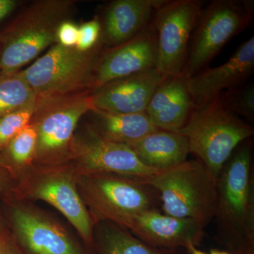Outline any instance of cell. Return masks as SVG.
I'll list each match as a JSON object with an SVG mask.
<instances>
[{"instance_id":"cell-1","label":"cell","mask_w":254,"mask_h":254,"mask_svg":"<svg viewBox=\"0 0 254 254\" xmlns=\"http://www.w3.org/2000/svg\"><path fill=\"white\" fill-rule=\"evenodd\" d=\"M253 142L235 150L217 180L216 240L230 254L254 252Z\"/></svg>"},{"instance_id":"cell-2","label":"cell","mask_w":254,"mask_h":254,"mask_svg":"<svg viewBox=\"0 0 254 254\" xmlns=\"http://www.w3.org/2000/svg\"><path fill=\"white\" fill-rule=\"evenodd\" d=\"M73 0H37L14 15L0 30V71L22 70L57 43V31L71 19Z\"/></svg>"},{"instance_id":"cell-3","label":"cell","mask_w":254,"mask_h":254,"mask_svg":"<svg viewBox=\"0 0 254 254\" xmlns=\"http://www.w3.org/2000/svg\"><path fill=\"white\" fill-rule=\"evenodd\" d=\"M78 174L72 164L33 165L16 180L12 196L34 202L42 200L54 207L76 230L78 237L95 254V225L77 187Z\"/></svg>"},{"instance_id":"cell-4","label":"cell","mask_w":254,"mask_h":254,"mask_svg":"<svg viewBox=\"0 0 254 254\" xmlns=\"http://www.w3.org/2000/svg\"><path fill=\"white\" fill-rule=\"evenodd\" d=\"M138 180L155 190L163 213L203 227L213 220L218 179L199 160H186Z\"/></svg>"},{"instance_id":"cell-5","label":"cell","mask_w":254,"mask_h":254,"mask_svg":"<svg viewBox=\"0 0 254 254\" xmlns=\"http://www.w3.org/2000/svg\"><path fill=\"white\" fill-rule=\"evenodd\" d=\"M177 132L186 137L190 153L218 179L237 147L253 136L254 128L225 108L217 97L195 108Z\"/></svg>"},{"instance_id":"cell-6","label":"cell","mask_w":254,"mask_h":254,"mask_svg":"<svg viewBox=\"0 0 254 254\" xmlns=\"http://www.w3.org/2000/svg\"><path fill=\"white\" fill-rule=\"evenodd\" d=\"M77 187L94 225L110 222L124 227L133 215L155 209L158 200L141 180L117 174L78 175Z\"/></svg>"},{"instance_id":"cell-7","label":"cell","mask_w":254,"mask_h":254,"mask_svg":"<svg viewBox=\"0 0 254 254\" xmlns=\"http://www.w3.org/2000/svg\"><path fill=\"white\" fill-rule=\"evenodd\" d=\"M93 108L88 90L36 100L31 122L37 131L34 164L68 163L75 132Z\"/></svg>"},{"instance_id":"cell-8","label":"cell","mask_w":254,"mask_h":254,"mask_svg":"<svg viewBox=\"0 0 254 254\" xmlns=\"http://www.w3.org/2000/svg\"><path fill=\"white\" fill-rule=\"evenodd\" d=\"M0 205L23 254H94L53 214L33 202L11 196Z\"/></svg>"},{"instance_id":"cell-9","label":"cell","mask_w":254,"mask_h":254,"mask_svg":"<svg viewBox=\"0 0 254 254\" xmlns=\"http://www.w3.org/2000/svg\"><path fill=\"white\" fill-rule=\"evenodd\" d=\"M254 0H213L202 9L182 76H195L232 38L253 22Z\"/></svg>"},{"instance_id":"cell-10","label":"cell","mask_w":254,"mask_h":254,"mask_svg":"<svg viewBox=\"0 0 254 254\" xmlns=\"http://www.w3.org/2000/svg\"><path fill=\"white\" fill-rule=\"evenodd\" d=\"M100 46L89 52L56 43L22 69L36 100L90 91V84Z\"/></svg>"},{"instance_id":"cell-11","label":"cell","mask_w":254,"mask_h":254,"mask_svg":"<svg viewBox=\"0 0 254 254\" xmlns=\"http://www.w3.org/2000/svg\"><path fill=\"white\" fill-rule=\"evenodd\" d=\"M203 6L200 0H166L155 12L156 68L165 76L182 75Z\"/></svg>"},{"instance_id":"cell-12","label":"cell","mask_w":254,"mask_h":254,"mask_svg":"<svg viewBox=\"0 0 254 254\" xmlns=\"http://www.w3.org/2000/svg\"><path fill=\"white\" fill-rule=\"evenodd\" d=\"M78 175L112 173L143 179L161 170L145 166L128 145L110 141L91 123L76 129L70 149L69 160Z\"/></svg>"},{"instance_id":"cell-13","label":"cell","mask_w":254,"mask_h":254,"mask_svg":"<svg viewBox=\"0 0 254 254\" xmlns=\"http://www.w3.org/2000/svg\"><path fill=\"white\" fill-rule=\"evenodd\" d=\"M157 36L152 22L133 39L103 48L95 63L90 91L108 82L156 68Z\"/></svg>"},{"instance_id":"cell-14","label":"cell","mask_w":254,"mask_h":254,"mask_svg":"<svg viewBox=\"0 0 254 254\" xmlns=\"http://www.w3.org/2000/svg\"><path fill=\"white\" fill-rule=\"evenodd\" d=\"M123 228L147 245L166 250H178L200 245L204 227L190 219L170 216L156 208L132 216Z\"/></svg>"},{"instance_id":"cell-15","label":"cell","mask_w":254,"mask_h":254,"mask_svg":"<svg viewBox=\"0 0 254 254\" xmlns=\"http://www.w3.org/2000/svg\"><path fill=\"white\" fill-rule=\"evenodd\" d=\"M165 75L156 68L108 82L91 91L93 108L115 113H141Z\"/></svg>"},{"instance_id":"cell-16","label":"cell","mask_w":254,"mask_h":254,"mask_svg":"<svg viewBox=\"0 0 254 254\" xmlns=\"http://www.w3.org/2000/svg\"><path fill=\"white\" fill-rule=\"evenodd\" d=\"M254 71V38L244 42L221 66L204 68L187 79L195 108L217 98L222 92L246 83Z\"/></svg>"},{"instance_id":"cell-17","label":"cell","mask_w":254,"mask_h":254,"mask_svg":"<svg viewBox=\"0 0 254 254\" xmlns=\"http://www.w3.org/2000/svg\"><path fill=\"white\" fill-rule=\"evenodd\" d=\"M166 0H114L100 11L101 43L113 48L133 39L153 21Z\"/></svg>"},{"instance_id":"cell-18","label":"cell","mask_w":254,"mask_h":254,"mask_svg":"<svg viewBox=\"0 0 254 254\" xmlns=\"http://www.w3.org/2000/svg\"><path fill=\"white\" fill-rule=\"evenodd\" d=\"M194 109L187 79L166 76L156 88L145 113L158 129L178 131Z\"/></svg>"},{"instance_id":"cell-19","label":"cell","mask_w":254,"mask_h":254,"mask_svg":"<svg viewBox=\"0 0 254 254\" xmlns=\"http://www.w3.org/2000/svg\"><path fill=\"white\" fill-rule=\"evenodd\" d=\"M143 165L166 170L186 161L190 153L186 137L177 131L158 129L128 145Z\"/></svg>"},{"instance_id":"cell-20","label":"cell","mask_w":254,"mask_h":254,"mask_svg":"<svg viewBox=\"0 0 254 254\" xmlns=\"http://www.w3.org/2000/svg\"><path fill=\"white\" fill-rule=\"evenodd\" d=\"M87 115L102 136L122 144H131L158 129L145 113H115L93 108Z\"/></svg>"},{"instance_id":"cell-21","label":"cell","mask_w":254,"mask_h":254,"mask_svg":"<svg viewBox=\"0 0 254 254\" xmlns=\"http://www.w3.org/2000/svg\"><path fill=\"white\" fill-rule=\"evenodd\" d=\"M96 254H182L178 250L155 248L128 230L110 222L95 224L93 232Z\"/></svg>"},{"instance_id":"cell-22","label":"cell","mask_w":254,"mask_h":254,"mask_svg":"<svg viewBox=\"0 0 254 254\" xmlns=\"http://www.w3.org/2000/svg\"><path fill=\"white\" fill-rule=\"evenodd\" d=\"M37 131L30 123L4 148L0 150V165L15 180L35 163L36 155Z\"/></svg>"},{"instance_id":"cell-23","label":"cell","mask_w":254,"mask_h":254,"mask_svg":"<svg viewBox=\"0 0 254 254\" xmlns=\"http://www.w3.org/2000/svg\"><path fill=\"white\" fill-rule=\"evenodd\" d=\"M36 102L22 70L0 71V118Z\"/></svg>"},{"instance_id":"cell-24","label":"cell","mask_w":254,"mask_h":254,"mask_svg":"<svg viewBox=\"0 0 254 254\" xmlns=\"http://www.w3.org/2000/svg\"><path fill=\"white\" fill-rule=\"evenodd\" d=\"M225 108L237 116L245 118L249 123H254V85L245 83L219 95Z\"/></svg>"},{"instance_id":"cell-25","label":"cell","mask_w":254,"mask_h":254,"mask_svg":"<svg viewBox=\"0 0 254 254\" xmlns=\"http://www.w3.org/2000/svg\"><path fill=\"white\" fill-rule=\"evenodd\" d=\"M36 103L0 118V150L31 123Z\"/></svg>"},{"instance_id":"cell-26","label":"cell","mask_w":254,"mask_h":254,"mask_svg":"<svg viewBox=\"0 0 254 254\" xmlns=\"http://www.w3.org/2000/svg\"><path fill=\"white\" fill-rule=\"evenodd\" d=\"M101 23L95 15L89 21L78 26V41L75 48L82 52H89L103 46L101 43Z\"/></svg>"},{"instance_id":"cell-27","label":"cell","mask_w":254,"mask_h":254,"mask_svg":"<svg viewBox=\"0 0 254 254\" xmlns=\"http://www.w3.org/2000/svg\"><path fill=\"white\" fill-rule=\"evenodd\" d=\"M78 26L71 19L63 21L57 31V43L64 47L73 48L78 41Z\"/></svg>"},{"instance_id":"cell-28","label":"cell","mask_w":254,"mask_h":254,"mask_svg":"<svg viewBox=\"0 0 254 254\" xmlns=\"http://www.w3.org/2000/svg\"><path fill=\"white\" fill-rule=\"evenodd\" d=\"M16 180L0 165V201L14 194Z\"/></svg>"},{"instance_id":"cell-29","label":"cell","mask_w":254,"mask_h":254,"mask_svg":"<svg viewBox=\"0 0 254 254\" xmlns=\"http://www.w3.org/2000/svg\"><path fill=\"white\" fill-rule=\"evenodd\" d=\"M0 254H23L9 229L0 235Z\"/></svg>"},{"instance_id":"cell-30","label":"cell","mask_w":254,"mask_h":254,"mask_svg":"<svg viewBox=\"0 0 254 254\" xmlns=\"http://www.w3.org/2000/svg\"><path fill=\"white\" fill-rule=\"evenodd\" d=\"M21 4L18 0H0V26L5 24L17 12Z\"/></svg>"},{"instance_id":"cell-31","label":"cell","mask_w":254,"mask_h":254,"mask_svg":"<svg viewBox=\"0 0 254 254\" xmlns=\"http://www.w3.org/2000/svg\"><path fill=\"white\" fill-rule=\"evenodd\" d=\"M7 229L6 219H5L4 213H3L2 209H1V205H0V235Z\"/></svg>"},{"instance_id":"cell-32","label":"cell","mask_w":254,"mask_h":254,"mask_svg":"<svg viewBox=\"0 0 254 254\" xmlns=\"http://www.w3.org/2000/svg\"><path fill=\"white\" fill-rule=\"evenodd\" d=\"M188 252L190 254H206L204 252H202V251L198 250L195 247H190V250H188Z\"/></svg>"},{"instance_id":"cell-33","label":"cell","mask_w":254,"mask_h":254,"mask_svg":"<svg viewBox=\"0 0 254 254\" xmlns=\"http://www.w3.org/2000/svg\"><path fill=\"white\" fill-rule=\"evenodd\" d=\"M210 254H230L228 252L220 251L218 250H211L210 251Z\"/></svg>"},{"instance_id":"cell-34","label":"cell","mask_w":254,"mask_h":254,"mask_svg":"<svg viewBox=\"0 0 254 254\" xmlns=\"http://www.w3.org/2000/svg\"><path fill=\"white\" fill-rule=\"evenodd\" d=\"M245 254H254V252H251V253Z\"/></svg>"}]
</instances>
